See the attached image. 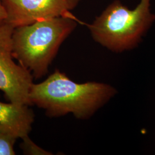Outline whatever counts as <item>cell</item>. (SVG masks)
<instances>
[{
	"label": "cell",
	"instance_id": "obj_8",
	"mask_svg": "<svg viewBox=\"0 0 155 155\" xmlns=\"http://www.w3.org/2000/svg\"><path fill=\"white\" fill-rule=\"evenodd\" d=\"M22 143L21 144V148L24 153L26 155H50L52 153L43 148L39 147L28 137L22 140Z\"/></svg>",
	"mask_w": 155,
	"mask_h": 155
},
{
	"label": "cell",
	"instance_id": "obj_4",
	"mask_svg": "<svg viewBox=\"0 0 155 155\" xmlns=\"http://www.w3.org/2000/svg\"><path fill=\"white\" fill-rule=\"evenodd\" d=\"M14 29L5 21L0 22V90L10 102L17 105H31L29 94L33 83V76L13 61Z\"/></svg>",
	"mask_w": 155,
	"mask_h": 155
},
{
	"label": "cell",
	"instance_id": "obj_5",
	"mask_svg": "<svg viewBox=\"0 0 155 155\" xmlns=\"http://www.w3.org/2000/svg\"><path fill=\"white\" fill-rule=\"evenodd\" d=\"M80 0H3L6 22L14 28L60 17H74L70 11Z\"/></svg>",
	"mask_w": 155,
	"mask_h": 155
},
{
	"label": "cell",
	"instance_id": "obj_7",
	"mask_svg": "<svg viewBox=\"0 0 155 155\" xmlns=\"http://www.w3.org/2000/svg\"><path fill=\"white\" fill-rule=\"evenodd\" d=\"M17 139L0 131V155H15L14 145Z\"/></svg>",
	"mask_w": 155,
	"mask_h": 155
},
{
	"label": "cell",
	"instance_id": "obj_1",
	"mask_svg": "<svg viewBox=\"0 0 155 155\" xmlns=\"http://www.w3.org/2000/svg\"><path fill=\"white\" fill-rule=\"evenodd\" d=\"M116 93V89L110 84L77 83L56 70L43 82L32 84L29 98L31 104L43 109L47 116L71 113L83 120L92 116Z\"/></svg>",
	"mask_w": 155,
	"mask_h": 155
},
{
	"label": "cell",
	"instance_id": "obj_2",
	"mask_svg": "<svg viewBox=\"0 0 155 155\" xmlns=\"http://www.w3.org/2000/svg\"><path fill=\"white\" fill-rule=\"evenodd\" d=\"M77 26L74 17H60L15 28L12 54L19 64L39 79L45 75L62 43Z\"/></svg>",
	"mask_w": 155,
	"mask_h": 155
},
{
	"label": "cell",
	"instance_id": "obj_6",
	"mask_svg": "<svg viewBox=\"0 0 155 155\" xmlns=\"http://www.w3.org/2000/svg\"><path fill=\"white\" fill-rule=\"evenodd\" d=\"M35 115L28 105H17L0 102V131L16 139L29 137Z\"/></svg>",
	"mask_w": 155,
	"mask_h": 155
},
{
	"label": "cell",
	"instance_id": "obj_9",
	"mask_svg": "<svg viewBox=\"0 0 155 155\" xmlns=\"http://www.w3.org/2000/svg\"><path fill=\"white\" fill-rule=\"evenodd\" d=\"M6 18L7 12L3 3V0H0V22L5 21Z\"/></svg>",
	"mask_w": 155,
	"mask_h": 155
},
{
	"label": "cell",
	"instance_id": "obj_3",
	"mask_svg": "<svg viewBox=\"0 0 155 155\" xmlns=\"http://www.w3.org/2000/svg\"><path fill=\"white\" fill-rule=\"evenodd\" d=\"M150 6V0H140L133 10L119 1H114L88 25L92 38L115 52L133 49L155 20Z\"/></svg>",
	"mask_w": 155,
	"mask_h": 155
}]
</instances>
